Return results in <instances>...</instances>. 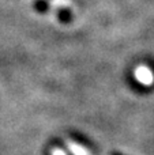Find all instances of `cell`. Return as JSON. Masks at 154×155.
Wrapping results in <instances>:
<instances>
[{"label":"cell","mask_w":154,"mask_h":155,"mask_svg":"<svg viewBox=\"0 0 154 155\" xmlns=\"http://www.w3.org/2000/svg\"><path fill=\"white\" fill-rule=\"evenodd\" d=\"M68 148H70V151L74 155H90V153L86 148H83L82 146L76 144V143H74V142H68Z\"/></svg>","instance_id":"obj_1"},{"label":"cell","mask_w":154,"mask_h":155,"mask_svg":"<svg viewBox=\"0 0 154 155\" xmlns=\"http://www.w3.org/2000/svg\"><path fill=\"white\" fill-rule=\"evenodd\" d=\"M142 70V68H141ZM139 72H142V75L139 76V82H143V83H146V84H149V83H152V74L149 72L147 70H142V71H139Z\"/></svg>","instance_id":"obj_2"},{"label":"cell","mask_w":154,"mask_h":155,"mask_svg":"<svg viewBox=\"0 0 154 155\" xmlns=\"http://www.w3.org/2000/svg\"><path fill=\"white\" fill-rule=\"evenodd\" d=\"M52 155H65V154L60 148H55V150H52Z\"/></svg>","instance_id":"obj_3"}]
</instances>
